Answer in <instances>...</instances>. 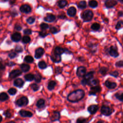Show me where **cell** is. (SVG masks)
Instances as JSON below:
<instances>
[{
  "instance_id": "obj_1",
  "label": "cell",
  "mask_w": 123,
  "mask_h": 123,
  "mask_svg": "<svg viewBox=\"0 0 123 123\" xmlns=\"http://www.w3.org/2000/svg\"><path fill=\"white\" fill-rule=\"evenodd\" d=\"M85 95L83 89H77L70 93L67 96V100L71 102H77L84 98Z\"/></svg>"
},
{
  "instance_id": "obj_2",
  "label": "cell",
  "mask_w": 123,
  "mask_h": 123,
  "mask_svg": "<svg viewBox=\"0 0 123 123\" xmlns=\"http://www.w3.org/2000/svg\"><path fill=\"white\" fill-rule=\"evenodd\" d=\"M105 52L107 54L113 58H117L119 57L120 54L118 52V49L116 45H111L109 48H105Z\"/></svg>"
},
{
  "instance_id": "obj_3",
  "label": "cell",
  "mask_w": 123,
  "mask_h": 123,
  "mask_svg": "<svg viewBox=\"0 0 123 123\" xmlns=\"http://www.w3.org/2000/svg\"><path fill=\"white\" fill-rule=\"evenodd\" d=\"M94 13L91 10H86L81 14V17L84 22H90L93 18Z\"/></svg>"
},
{
  "instance_id": "obj_4",
  "label": "cell",
  "mask_w": 123,
  "mask_h": 123,
  "mask_svg": "<svg viewBox=\"0 0 123 123\" xmlns=\"http://www.w3.org/2000/svg\"><path fill=\"white\" fill-rule=\"evenodd\" d=\"M114 111V110L110 108L109 106L102 105L100 109V112L102 114L106 116H110Z\"/></svg>"
},
{
  "instance_id": "obj_5",
  "label": "cell",
  "mask_w": 123,
  "mask_h": 123,
  "mask_svg": "<svg viewBox=\"0 0 123 123\" xmlns=\"http://www.w3.org/2000/svg\"><path fill=\"white\" fill-rule=\"evenodd\" d=\"M86 73V68L84 66H79L76 70V75L79 77H84Z\"/></svg>"
},
{
  "instance_id": "obj_6",
  "label": "cell",
  "mask_w": 123,
  "mask_h": 123,
  "mask_svg": "<svg viewBox=\"0 0 123 123\" xmlns=\"http://www.w3.org/2000/svg\"><path fill=\"white\" fill-rule=\"evenodd\" d=\"M101 91V87L99 85L91 86L89 91L88 95L89 96L96 95L97 93H99Z\"/></svg>"
},
{
  "instance_id": "obj_7",
  "label": "cell",
  "mask_w": 123,
  "mask_h": 123,
  "mask_svg": "<svg viewBox=\"0 0 123 123\" xmlns=\"http://www.w3.org/2000/svg\"><path fill=\"white\" fill-rule=\"evenodd\" d=\"M117 4L118 1L116 0H105L104 1V6L107 9L112 8Z\"/></svg>"
},
{
  "instance_id": "obj_8",
  "label": "cell",
  "mask_w": 123,
  "mask_h": 123,
  "mask_svg": "<svg viewBox=\"0 0 123 123\" xmlns=\"http://www.w3.org/2000/svg\"><path fill=\"white\" fill-rule=\"evenodd\" d=\"M28 103V99L27 97L23 96L16 101V105L19 107L26 105Z\"/></svg>"
},
{
  "instance_id": "obj_9",
  "label": "cell",
  "mask_w": 123,
  "mask_h": 123,
  "mask_svg": "<svg viewBox=\"0 0 123 123\" xmlns=\"http://www.w3.org/2000/svg\"><path fill=\"white\" fill-rule=\"evenodd\" d=\"M98 45V44L93 43L92 42H89L87 45L90 53H91L93 54H95L97 51Z\"/></svg>"
},
{
  "instance_id": "obj_10",
  "label": "cell",
  "mask_w": 123,
  "mask_h": 123,
  "mask_svg": "<svg viewBox=\"0 0 123 123\" xmlns=\"http://www.w3.org/2000/svg\"><path fill=\"white\" fill-rule=\"evenodd\" d=\"M104 85L108 89H113L117 86V83L114 82L110 81L109 80H106L104 82Z\"/></svg>"
},
{
  "instance_id": "obj_11",
  "label": "cell",
  "mask_w": 123,
  "mask_h": 123,
  "mask_svg": "<svg viewBox=\"0 0 123 123\" xmlns=\"http://www.w3.org/2000/svg\"><path fill=\"white\" fill-rule=\"evenodd\" d=\"M99 109V107L98 105L93 104L91 105L87 108V111L89 112V113L91 114H94L97 112V111H98Z\"/></svg>"
},
{
  "instance_id": "obj_12",
  "label": "cell",
  "mask_w": 123,
  "mask_h": 123,
  "mask_svg": "<svg viewBox=\"0 0 123 123\" xmlns=\"http://www.w3.org/2000/svg\"><path fill=\"white\" fill-rule=\"evenodd\" d=\"M22 74V72L19 70H14L10 72L9 74V77L10 78H14Z\"/></svg>"
},
{
  "instance_id": "obj_13",
  "label": "cell",
  "mask_w": 123,
  "mask_h": 123,
  "mask_svg": "<svg viewBox=\"0 0 123 123\" xmlns=\"http://www.w3.org/2000/svg\"><path fill=\"white\" fill-rule=\"evenodd\" d=\"M99 81L98 79H97V78H92L90 80H88V82H87V85L90 86L91 87L98 86L99 85Z\"/></svg>"
},
{
  "instance_id": "obj_14",
  "label": "cell",
  "mask_w": 123,
  "mask_h": 123,
  "mask_svg": "<svg viewBox=\"0 0 123 123\" xmlns=\"http://www.w3.org/2000/svg\"><path fill=\"white\" fill-rule=\"evenodd\" d=\"M20 10L22 12L27 13L31 12V8L28 5L25 4L21 6V7L20 8Z\"/></svg>"
},
{
  "instance_id": "obj_15",
  "label": "cell",
  "mask_w": 123,
  "mask_h": 123,
  "mask_svg": "<svg viewBox=\"0 0 123 123\" xmlns=\"http://www.w3.org/2000/svg\"><path fill=\"white\" fill-rule=\"evenodd\" d=\"M67 13L69 16L74 17L76 13V9L74 7H71L67 10Z\"/></svg>"
},
{
  "instance_id": "obj_16",
  "label": "cell",
  "mask_w": 123,
  "mask_h": 123,
  "mask_svg": "<svg viewBox=\"0 0 123 123\" xmlns=\"http://www.w3.org/2000/svg\"><path fill=\"white\" fill-rule=\"evenodd\" d=\"M19 114L22 117H31L33 116V114L32 112L24 110H20L19 111Z\"/></svg>"
},
{
  "instance_id": "obj_17",
  "label": "cell",
  "mask_w": 123,
  "mask_h": 123,
  "mask_svg": "<svg viewBox=\"0 0 123 123\" xmlns=\"http://www.w3.org/2000/svg\"><path fill=\"white\" fill-rule=\"evenodd\" d=\"M60 118V113L58 111H54L50 116V120L51 121H55L59 120Z\"/></svg>"
},
{
  "instance_id": "obj_18",
  "label": "cell",
  "mask_w": 123,
  "mask_h": 123,
  "mask_svg": "<svg viewBox=\"0 0 123 123\" xmlns=\"http://www.w3.org/2000/svg\"><path fill=\"white\" fill-rule=\"evenodd\" d=\"M44 49L42 48H38L35 51V57L37 59L40 58L44 54Z\"/></svg>"
},
{
  "instance_id": "obj_19",
  "label": "cell",
  "mask_w": 123,
  "mask_h": 123,
  "mask_svg": "<svg viewBox=\"0 0 123 123\" xmlns=\"http://www.w3.org/2000/svg\"><path fill=\"white\" fill-rule=\"evenodd\" d=\"M24 84V81L21 78H17L15 79L13 82L14 85L18 87H22Z\"/></svg>"
},
{
  "instance_id": "obj_20",
  "label": "cell",
  "mask_w": 123,
  "mask_h": 123,
  "mask_svg": "<svg viewBox=\"0 0 123 123\" xmlns=\"http://www.w3.org/2000/svg\"><path fill=\"white\" fill-rule=\"evenodd\" d=\"M11 38L12 41L14 42H18L21 39V36L20 33L16 32L12 35Z\"/></svg>"
},
{
  "instance_id": "obj_21",
  "label": "cell",
  "mask_w": 123,
  "mask_h": 123,
  "mask_svg": "<svg viewBox=\"0 0 123 123\" xmlns=\"http://www.w3.org/2000/svg\"><path fill=\"white\" fill-rule=\"evenodd\" d=\"M95 72L94 71H91L87 73H86V74H85V75L84 76V77H83V78L85 79L87 81L88 80H90V79L93 78L94 76V74H95Z\"/></svg>"
},
{
  "instance_id": "obj_22",
  "label": "cell",
  "mask_w": 123,
  "mask_h": 123,
  "mask_svg": "<svg viewBox=\"0 0 123 123\" xmlns=\"http://www.w3.org/2000/svg\"><path fill=\"white\" fill-rule=\"evenodd\" d=\"M109 71V68L105 66H102L99 68L98 72L103 76H105L107 74Z\"/></svg>"
},
{
  "instance_id": "obj_23",
  "label": "cell",
  "mask_w": 123,
  "mask_h": 123,
  "mask_svg": "<svg viewBox=\"0 0 123 123\" xmlns=\"http://www.w3.org/2000/svg\"><path fill=\"white\" fill-rule=\"evenodd\" d=\"M90 28L91 29L94 31H98L100 28V25L98 23L95 22L91 25Z\"/></svg>"
},
{
  "instance_id": "obj_24",
  "label": "cell",
  "mask_w": 123,
  "mask_h": 123,
  "mask_svg": "<svg viewBox=\"0 0 123 123\" xmlns=\"http://www.w3.org/2000/svg\"><path fill=\"white\" fill-rule=\"evenodd\" d=\"M55 20V16L51 14H48L45 18L44 20L48 22H52Z\"/></svg>"
},
{
  "instance_id": "obj_25",
  "label": "cell",
  "mask_w": 123,
  "mask_h": 123,
  "mask_svg": "<svg viewBox=\"0 0 123 123\" xmlns=\"http://www.w3.org/2000/svg\"><path fill=\"white\" fill-rule=\"evenodd\" d=\"M98 2L96 0H90L88 1V6L91 8H96L98 6Z\"/></svg>"
},
{
  "instance_id": "obj_26",
  "label": "cell",
  "mask_w": 123,
  "mask_h": 123,
  "mask_svg": "<svg viewBox=\"0 0 123 123\" xmlns=\"http://www.w3.org/2000/svg\"><path fill=\"white\" fill-rule=\"evenodd\" d=\"M54 52L55 54L61 55L62 54L65 52V49H63V48L60 47H57L55 49Z\"/></svg>"
},
{
  "instance_id": "obj_27",
  "label": "cell",
  "mask_w": 123,
  "mask_h": 123,
  "mask_svg": "<svg viewBox=\"0 0 123 123\" xmlns=\"http://www.w3.org/2000/svg\"><path fill=\"white\" fill-rule=\"evenodd\" d=\"M86 6H87L86 2V0H81L79 2L78 4V7L80 9H84L86 8Z\"/></svg>"
},
{
  "instance_id": "obj_28",
  "label": "cell",
  "mask_w": 123,
  "mask_h": 123,
  "mask_svg": "<svg viewBox=\"0 0 123 123\" xmlns=\"http://www.w3.org/2000/svg\"><path fill=\"white\" fill-rule=\"evenodd\" d=\"M45 100L41 98V99H39L37 102L36 105L37 106V108H43L44 106H45Z\"/></svg>"
},
{
  "instance_id": "obj_29",
  "label": "cell",
  "mask_w": 123,
  "mask_h": 123,
  "mask_svg": "<svg viewBox=\"0 0 123 123\" xmlns=\"http://www.w3.org/2000/svg\"><path fill=\"white\" fill-rule=\"evenodd\" d=\"M122 28H123V20H120L117 22L115 26V28L116 30H119Z\"/></svg>"
},
{
  "instance_id": "obj_30",
  "label": "cell",
  "mask_w": 123,
  "mask_h": 123,
  "mask_svg": "<svg viewBox=\"0 0 123 123\" xmlns=\"http://www.w3.org/2000/svg\"><path fill=\"white\" fill-rule=\"evenodd\" d=\"M114 97L118 100L120 101H123V92H118L114 94Z\"/></svg>"
},
{
  "instance_id": "obj_31",
  "label": "cell",
  "mask_w": 123,
  "mask_h": 123,
  "mask_svg": "<svg viewBox=\"0 0 123 123\" xmlns=\"http://www.w3.org/2000/svg\"><path fill=\"white\" fill-rule=\"evenodd\" d=\"M9 98V96L7 93L5 92H2L0 93V100L1 101H4L7 100Z\"/></svg>"
},
{
  "instance_id": "obj_32",
  "label": "cell",
  "mask_w": 123,
  "mask_h": 123,
  "mask_svg": "<svg viewBox=\"0 0 123 123\" xmlns=\"http://www.w3.org/2000/svg\"><path fill=\"white\" fill-rule=\"evenodd\" d=\"M56 82L54 81H50L49 82L47 88L49 90H52L54 89L55 86H56Z\"/></svg>"
},
{
  "instance_id": "obj_33",
  "label": "cell",
  "mask_w": 123,
  "mask_h": 123,
  "mask_svg": "<svg viewBox=\"0 0 123 123\" xmlns=\"http://www.w3.org/2000/svg\"><path fill=\"white\" fill-rule=\"evenodd\" d=\"M51 60L54 62H60L61 61V59L60 55H57L55 54V55H52L51 56Z\"/></svg>"
},
{
  "instance_id": "obj_34",
  "label": "cell",
  "mask_w": 123,
  "mask_h": 123,
  "mask_svg": "<svg viewBox=\"0 0 123 123\" xmlns=\"http://www.w3.org/2000/svg\"><path fill=\"white\" fill-rule=\"evenodd\" d=\"M21 68L23 72H27L30 69V66L26 64H22L21 65Z\"/></svg>"
},
{
  "instance_id": "obj_35",
  "label": "cell",
  "mask_w": 123,
  "mask_h": 123,
  "mask_svg": "<svg viewBox=\"0 0 123 123\" xmlns=\"http://www.w3.org/2000/svg\"><path fill=\"white\" fill-rule=\"evenodd\" d=\"M25 79L28 81H31L34 79V75L32 74H28L25 75Z\"/></svg>"
},
{
  "instance_id": "obj_36",
  "label": "cell",
  "mask_w": 123,
  "mask_h": 123,
  "mask_svg": "<svg viewBox=\"0 0 123 123\" xmlns=\"http://www.w3.org/2000/svg\"><path fill=\"white\" fill-rule=\"evenodd\" d=\"M67 4V2L65 0H61L58 2V6L60 8H62L66 6Z\"/></svg>"
},
{
  "instance_id": "obj_37",
  "label": "cell",
  "mask_w": 123,
  "mask_h": 123,
  "mask_svg": "<svg viewBox=\"0 0 123 123\" xmlns=\"http://www.w3.org/2000/svg\"><path fill=\"white\" fill-rule=\"evenodd\" d=\"M24 60L27 63H31L34 61V59L33 57L30 55H27L25 57Z\"/></svg>"
},
{
  "instance_id": "obj_38",
  "label": "cell",
  "mask_w": 123,
  "mask_h": 123,
  "mask_svg": "<svg viewBox=\"0 0 123 123\" xmlns=\"http://www.w3.org/2000/svg\"><path fill=\"white\" fill-rule=\"evenodd\" d=\"M38 65L39 68H40V69H45V68L47 67V64H46V63H45V62H44V61L39 62H38Z\"/></svg>"
},
{
  "instance_id": "obj_39",
  "label": "cell",
  "mask_w": 123,
  "mask_h": 123,
  "mask_svg": "<svg viewBox=\"0 0 123 123\" xmlns=\"http://www.w3.org/2000/svg\"><path fill=\"white\" fill-rule=\"evenodd\" d=\"M119 73L118 71H117V70H114V71H111L110 73H109L110 75L113 76L114 77H115V78H117L119 76Z\"/></svg>"
},
{
  "instance_id": "obj_40",
  "label": "cell",
  "mask_w": 123,
  "mask_h": 123,
  "mask_svg": "<svg viewBox=\"0 0 123 123\" xmlns=\"http://www.w3.org/2000/svg\"><path fill=\"white\" fill-rule=\"evenodd\" d=\"M115 66L117 68L123 67V60H119L117 61L115 63Z\"/></svg>"
},
{
  "instance_id": "obj_41",
  "label": "cell",
  "mask_w": 123,
  "mask_h": 123,
  "mask_svg": "<svg viewBox=\"0 0 123 123\" xmlns=\"http://www.w3.org/2000/svg\"><path fill=\"white\" fill-rule=\"evenodd\" d=\"M41 76L39 74H37L34 75V79L37 83H39L41 80Z\"/></svg>"
},
{
  "instance_id": "obj_42",
  "label": "cell",
  "mask_w": 123,
  "mask_h": 123,
  "mask_svg": "<svg viewBox=\"0 0 123 123\" xmlns=\"http://www.w3.org/2000/svg\"><path fill=\"white\" fill-rule=\"evenodd\" d=\"M30 40H31L30 37L27 36H25L23 37L22 38V41L24 43H28L30 41Z\"/></svg>"
},
{
  "instance_id": "obj_43",
  "label": "cell",
  "mask_w": 123,
  "mask_h": 123,
  "mask_svg": "<svg viewBox=\"0 0 123 123\" xmlns=\"http://www.w3.org/2000/svg\"><path fill=\"white\" fill-rule=\"evenodd\" d=\"M16 92L17 90L14 88H11L8 91V92L11 95H14L16 93Z\"/></svg>"
},
{
  "instance_id": "obj_44",
  "label": "cell",
  "mask_w": 123,
  "mask_h": 123,
  "mask_svg": "<svg viewBox=\"0 0 123 123\" xmlns=\"http://www.w3.org/2000/svg\"><path fill=\"white\" fill-rule=\"evenodd\" d=\"M31 88L34 91H37L39 88V86L37 85V84H33L31 85Z\"/></svg>"
},
{
  "instance_id": "obj_45",
  "label": "cell",
  "mask_w": 123,
  "mask_h": 123,
  "mask_svg": "<svg viewBox=\"0 0 123 123\" xmlns=\"http://www.w3.org/2000/svg\"><path fill=\"white\" fill-rule=\"evenodd\" d=\"M86 121V119L83 117H79L77 118L76 123H85Z\"/></svg>"
},
{
  "instance_id": "obj_46",
  "label": "cell",
  "mask_w": 123,
  "mask_h": 123,
  "mask_svg": "<svg viewBox=\"0 0 123 123\" xmlns=\"http://www.w3.org/2000/svg\"><path fill=\"white\" fill-rule=\"evenodd\" d=\"M4 114L5 116L7 118H10L12 115V114H11V112L10 110H8L4 112Z\"/></svg>"
},
{
  "instance_id": "obj_47",
  "label": "cell",
  "mask_w": 123,
  "mask_h": 123,
  "mask_svg": "<svg viewBox=\"0 0 123 123\" xmlns=\"http://www.w3.org/2000/svg\"><path fill=\"white\" fill-rule=\"evenodd\" d=\"M35 18H34L33 17H29L27 19L26 21L28 24H32L35 22Z\"/></svg>"
},
{
  "instance_id": "obj_48",
  "label": "cell",
  "mask_w": 123,
  "mask_h": 123,
  "mask_svg": "<svg viewBox=\"0 0 123 123\" xmlns=\"http://www.w3.org/2000/svg\"><path fill=\"white\" fill-rule=\"evenodd\" d=\"M40 27L42 30H46L49 28V25L46 23H42L40 25Z\"/></svg>"
},
{
  "instance_id": "obj_49",
  "label": "cell",
  "mask_w": 123,
  "mask_h": 123,
  "mask_svg": "<svg viewBox=\"0 0 123 123\" xmlns=\"http://www.w3.org/2000/svg\"><path fill=\"white\" fill-rule=\"evenodd\" d=\"M15 51L17 52H21L23 51V49L22 47L20 46H17L15 48Z\"/></svg>"
},
{
  "instance_id": "obj_50",
  "label": "cell",
  "mask_w": 123,
  "mask_h": 123,
  "mask_svg": "<svg viewBox=\"0 0 123 123\" xmlns=\"http://www.w3.org/2000/svg\"><path fill=\"white\" fill-rule=\"evenodd\" d=\"M87 81L84 78H83V79H82V80L81 81V84L82 85L84 86H85L86 85H87Z\"/></svg>"
},
{
  "instance_id": "obj_51",
  "label": "cell",
  "mask_w": 123,
  "mask_h": 123,
  "mask_svg": "<svg viewBox=\"0 0 123 123\" xmlns=\"http://www.w3.org/2000/svg\"><path fill=\"white\" fill-rule=\"evenodd\" d=\"M50 32H51V33H53V34L56 33H57V32H58L57 29L56 27H51L50 29Z\"/></svg>"
},
{
  "instance_id": "obj_52",
  "label": "cell",
  "mask_w": 123,
  "mask_h": 123,
  "mask_svg": "<svg viewBox=\"0 0 123 123\" xmlns=\"http://www.w3.org/2000/svg\"><path fill=\"white\" fill-rule=\"evenodd\" d=\"M32 33V31L29 29H26L24 30V33L26 35H30Z\"/></svg>"
},
{
  "instance_id": "obj_53",
  "label": "cell",
  "mask_w": 123,
  "mask_h": 123,
  "mask_svg": "<svg viewBox=\"0 0 123 123\" xmlns=\"http://www.w3.org/2000/svg\"><path fill=\"white\" fill-rule=\"evenodd\" d=\"M16 56V53L14 52H12L10 53H9V57L11 58H13L14 57H15Z\"/></svg>"
},
{
  "instance_id": "obj_54",
  "label": "cell",
  "mask_w": 123,
  "mask_h": 123,
  "mask_svg": "<svg viewBox=\"0 0 123 123\" xmlns=\"http://www.w3.org/2000/svg\"><path fill=\"white\" fill-rule=\"evenodd\" d=\"M39 35L41 37H46L48 34L47 33H46V32L44 31H41L39 32Z\"/></svg>"
},
{
  "instance_id": "obj_55",
  "label": "cell",
  "mask_w": 123,
  "mask_h": 123,
  "mask_svg": "<svg viewBox=\"0 0 123 123\" xmlns=\"http://www.w3.org/2000/svg\"><path fill=\"white\" fill-rule=\"evenodd\" d=\"M117 16L118 17H123V11H119L117 12Z\"/></svg>"
},
{
  "instance_id": "obj_56",
  "label": "cell",
  "mask_w": 123,
  "mask_h": 123,
  "mask_svg": "<svg viewBox=\"0 0 123 123\" xmlns=\"http://www.w3.org/2000/svg\"><path fill=\"white\" fill-rule=\"evenodd\" d=\"M15 29L16 30L20 31V30H21L22 29V27L20 25H16L15 26Z\"/></svg>"
},
{
  "instance_id": "obj_57",
  "label": "cell",
  "mask_w": 123,
  "mask_h": 123,
  "mask_svg": "<svg viewBox=\"0 0 123 123\" xmlns=\"http://www.w3.org/2000/svg\"><path fill=\"white\" fill-rule=\"evenodd\" d=\"M78 60L80 61V62H83L85 61V59L84 58V57H80L78 58Z\"/></svg>"
},
{
  "instance_id": "obj_58",
  "label": "cell",
  "mask_w": 123,
  "mask_h": 123,
  "mask_svg": "<svg viewBox=\"0 0 123 123\" xmlns=\"http://www.w3.org/2000/svg\"><path fill=\"white\" fill-rule=\"evenodd\" d=\"M4 69V65L0 62V70H2V69Z\"/></svg>"
},
{
  "instance_id": "obj_59",
  "label": "cell",
  "mask_w": 123,
  "mask_h": 123,
  "mask_svg": "<svg viewBox=\"0 0 123 123\" xmlns=\"http://www.w3.org/2000/svg\"><path fill=\"white\" fill-rule=\"evenodd\" d=\"M103 22H106V23H109V19L107 18H106V17H104V19H103Z\"/></svg>"
},
{
  "instance_id": "obj_60",
  "label": "cell",
  "mask_w": 123,
  "mask_h": 123,
  "mask_svg": "<svg viewBox=\"0 0 123 123\" xmlns=\"http://www.w3.org/2000/svg\"><path fill=\"white\" fill-rule=\"evenodd\" d=\"M118 1L122 4H123V0H118Z\"/></svg>"
},
{
  "instance_id": "obj_61",
  "label": "cell",
  "mask_w": 123,
  "mask_h": 123,
  "mask_svg": "<svg viewBox=\"0 0 123 123\" xmlns=\"http://www.w3.org/2000/svg\"><path fill=\"white\" fill-rule=\"evenodd\" d=\"M2 116L1 115H0V123L2 121Z\"/></svg>"
},
{
  "instance_id": "obj_62",
  "label": "cell",
  "mask_w": 123,
  "mask_h": 123,
  "mask_svg": "<svg viewBox=\"0 0 123 123\" xmlns=\"http://www.w3.org/2000/svg\"><path fill=\"white\" fill-rule=\"evenodd\" d=\"M96 123H103V122H101V121H98L97 122H96Z\"/></svg>"
},
{
  "instance_id": "obj_63",
  "label": "cell",
  "mask_w": 123,
  "mask_h": 123,
  "mask_svg": "<svg viewBox=\"0 0 123 123\" xmlns=\"http://www.w3.org/2000/svg\"><path fill=\"white\" fill-rule=\"evenodd\" d=\"M6 123H15V122H13V121H11V122H10Z\"/></svg>"
},
{
  "instance_id": "obj_64",
  "label": "cell",
  "mask_w": 123,
  "mask_h": 123,
  "mask_svg": "<svg viewBox=\"0 0 123 123\" xmlns=\"http://www.w3.org/2000/svg\"><path fill=\"white\" fill-rule=\"evenodd\" d=\"M3 1H7L8 0H3Z\"/></svg>"
}]
</instances>
